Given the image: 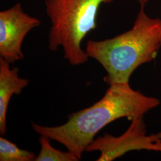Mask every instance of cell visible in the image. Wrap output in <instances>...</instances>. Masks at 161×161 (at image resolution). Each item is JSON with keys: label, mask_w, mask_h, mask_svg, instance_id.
Returning <instances> with one entry per match:
<instances>
[{"label": "cell", "mask_w": 161, "mask_h": 161, "mask_svg": "<svg viewBox=\"0 0 161 161\" xmlns=\"http://www.w3.org/2000/svg\"><path fill=\"white\" fill-rule=\"evenodd\" d=\"M160 101L133 90L129 82L110 85L103 97L92 106L68 115L62 125L48 127L32 123L35 132L62 144L80 160L103 128L121 118L129 121L157 107Z\"/></svg>", "instance_id": "1"}, {"label": "cell", "mask_w": 161, "mask_h": 161, "mask_svg": "<svg viewBox=\"0 0 161 161\" xmlns=\"http://www.w3.org/2000/svg\"><path fill=\"white\" fill-rule=\"evenodd\" d=\"M161 46V19L151 18L140 7L132 28L103 40H88L86 52L106 72L104 81L109 86L129 82L134 70L156 57Z\"/></svg>", "instance_id": "2"}, {"label": "cell", "mask_w": 161, "mask_h": 161, "mask_svg": "<svg viewBox=\"0 0 161 161\" xmlns=\"http://www.w3.org/2000/svg\"><path fill=\"white\" fill-rule=\"evenodd\" d=\"M115 0H45V10L51 23L48 48H61L64 58L72 66L86 64L89 57L82 42L97 28L100 7Z\"/></svg>", "instance_id": "3"}, {"label": "cell", "mask_w": 161, "mask_h": 161, "mask_svg": "<svg viewBox=\"0 0 161 161\" xmlns=\"http://www.w3.org/2000/svg\"><path fill=\"white\" fill-rule=\"evenodd\" d=\"M148 150L161 152V132L147 135L143 116L135 118L127 131L115 137L106 134L93 140L86 152L99 151L98 161H111L132 150Z\"/></svg>", "instance_id": "4"}, {"label": "cell", "mask_w": 161, "mask_h": 161, "mask_svg": "<svg viewBox=\"0 0 161 161\" xmlns=\"http://www.w3.org/2000/svg\"><path fill=\"white\" fill-rule=\"evenodd\" d=\"M41 25L40 20L23 10L20 3L0 12V58L10 64L24 58L23 41Z\"/></svg>", "instance_id": "5"}, {"label": "cell", "mask_w": 161, "mask_h": 161, "mask_svg": "<svg viewBox=\"0 0 161 161\" xmlns=\"http://www.w3.org/2000/svg\"><path fill=\"white\" fill-rule=\"evenodd\" d=\"M19 69L11 68L10 64L0 58V134L7 131V114L8 104L13 95L20 94L28 86L29 80L19 76Z\"/></svg>", "instance_id": "6"}, {"label": "cell", "mask_w": 161, "mask_h": 161, "mask_svg": "<svg viewBox=\"0 0 161 161\" xmlns=\"http://www.w3.org/2000/svg\"><path fill=\"white\" fill-rule=\"evenodd\" d=\"M50 139L40 136L39 142L40 151L36 156L35 161H77L78 158L69 151L63 152L53 147L50 144Z\"/></svg>", "instance_id": "7"}, {"label": "cell", "mask_w": 161, "mask_h": 161, "mask_svg": "<svg viewBox=\"0 0 161 161\" xmlns=\"http://www.w3.org/2000/svg\"><path fill=\"white\" fill-rule=\"evenodd\" d=\"M36 157L34 152L20 149L8 140L0 137V161H33Z\"/></svg>", "instance_id": "8"}, {"label": "cell", "mask_w": 161, "mask_h": 161, "mask_svg": "<svg viewBox=\"0 0 161 161\" xmlns=\"http://www.w3.org/2000/svg\"><path fill=\"white\" fill-rule=\"evenodd\" d=\"M149 1L150 0H137V1L140 6V7L142 8H144L147 5V4L149 2Z\"/></svg>", "instance_id": "9"}]
</instances>
